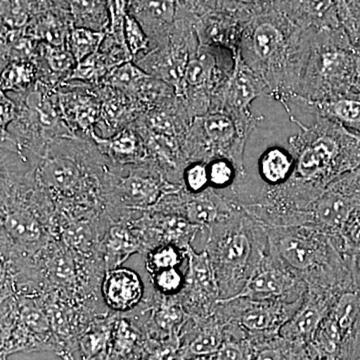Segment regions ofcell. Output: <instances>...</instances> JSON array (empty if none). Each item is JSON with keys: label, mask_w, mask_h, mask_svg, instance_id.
<instances>
[{"label": "cell", "mask_w": 360, "mask_h": 360, "mask_svg": "<svg viewBox=\"0 0 360 360\" xmlns=\"http://www.w3.org/2000/svg\"><path fill=\"white\" fill-rule=\"evenodd\" d=\"M285 111L300 131L288 137L296 156L295 176L274 224L307 210L341 175L360 169V135L319 116L305 125L290 106Z\"/></svg>", "instance_id": "1"}, {"label": "cell", "mask_w": 360, "mask_h": 360, "mask_svg": "<svg viewBox=\"0 0 360 360\" xmlns=\"http://www.w3.org/2000/svg\"><path fill=\"white\" fill-rule=\"evenodd\" d=\"M305 49L307 30L269 4L246 16L236 54L284 104L295 96Z\"/></svg>", "instance_id": "2"}, {"label": "cell", "mask_w": 360, "mask_h": 360, "mask_svg": "<svg viewBox=\"0 0 360 360\" xmlns=\"http://www.w3.org/2000/svg\"><path fill=\"white\" fill-rule=\"evenodd\" d=\"M360 91V49L345 28L307 30V49L295 96L321 101Z\"/></svg>", "instance_id": "3"}, {"label": "cell", "mask_w": 360, "mask_h": 360, "mask_svg": "<svg viewBox=\"0 0 360 360\" xmlns=\"http://www.w3.org/2000/svg\"><path fill=\"white\" fill-rule=\"evenodd\" d=\"M207 231L205 250L219 283V300H227L243 290L269 255L266 231L264 224L241 205L229 219Z\"/></svg>", "instance_id": "4"}, {"label": "cell", "mask_w": 360, "mask_h": 360, "mask_svg": "<svg viewBox=\"0 0 360 360\" xmlns=\"http://www.w3.org/2000/svg\"><path fill=\"white\" fill-rule=\"evenodd\" d=\"M0 360L20 352H51L58 345L41 295L1 297Z\"/></svg>", "instance_id": "5"}, {"label": "cell", "mask_w": 360, "mask_h": 360, "mask_svg": "<svg viewBox=\"0 0 360 360\" xmlns=\"http://www.w3.org/2000/svg\"><path fill=\"white\" fill-rule=\"evenodd\" d=\"M250 134L238 120L222 110H212L193 118L184 141L188 162L214 158H227L236 163L238 174L243 172V156Z\"/></svg>", "instance_id": "6"}, {"label": "cell", "mask_w": 360, "mask_h": 360, "mask_svg": "<svg viewBox=\"0 0 360 360\" xmlns=\"http://www.w3.org/2000/svg\"><path fill=\"white\" fill-rule=\"evenodd\" d=\"M359 217L360 169H356L331 182L307 210L300 212V225L314 227L338 240L347 225Z\"/></svg>", "instance_id": "7"}, {"label": "cell", "mask_w": 360, "mask_h": 360, "mask_svg": "<svg viewBox=\"0 0 360 360\" xmlns=\"http://www.w3.org/2000/svg\"><path fill=\"white\" fill-rule=\"evenodd\" d=\"M116 176L108 198V212L113 221L123 219L129 210H150L163 196L184 186L172 184L153 163L129 165Z\"/></svg>", "instance_id": "8"}, {"label": "cell", "mask_w": 360, "mask_h": 360, "mask_svg": "<svg viewBox=\"0 0 360 360\" xmlns=\"http://www.w3.org/2000/svg\"><path fill=\"white\" fill-rule=\"evenodd\" d=\"M270 96L269 86L255 71L236 54V65L224 86L212 99V110L231 113L239 124L252 134L262 117L253 115L251 105L258 97Z\"/></svg>", "instance_id": "9"}, {"label": "cell", "mask_w": 360, "mask_h": 360, "mask_svg": "<svg viewBox=\"0 0 360 360\" xmlns=\"http://www.w3.org/2000/svg\"><path fill=\"white\" fill-rule=\"evenodd\" d=\"M309 285L290 270L267 255L253 272L243 290L236 295L219 300L220 302L245 298V300H271V302H295L309 290Z\"/></svg>", "instance_id": "10"}, {"label": "cell", "mask_w": 360, "mask_h": 360, "mask_svg": "<svg viewBox=\"0 0 360 360\" xmlns=\"http://www.w3.org/2000/svg\"><path fill=\"white\" fill-rule=\"evenodd\" d=\"M186 285L179 295L186 314L194 319L213 314L220 298L217 276L207 251L196 252L193 245L187 246Z\"/></svg>", "instance_id": "11"}, {"label": "cell", "mask_w": 360, "mask_h": 360, "mask_svg": "<svg viewBox=\"0 0 360 360\" xmlns=\"http://www.w3.org/2000/svg\"><path fill=\"white\" fill-rule=\"evenodd\" d=\"M125 314L141 326L148 338L155 340L180 335L191 317L182 307L179 295L165 296L155 290L146 296L136 309Z\"/></svg>", "instance_id": "12"}, {"label": "cell", "mask_w": 360, "mask_h": 360, "mask_svg": "<svg viewBox=\"0 0 360 360\" xmlns=\"http://www.w3.org/2000/svg\"><path fill=\"white\" fill-rule=\"evenodd\" d=\"M132 219L141 232L146 253L158 246L174 245L182 250L203 229L184 217L155 210H134Z\"/></svg>", "instance_id": "13"}, {"label": "cell", "mask_w": 360, "mask_h": 360, "mask_svg": "<svg viewBox=\"0 0 360 360\" xmlns=\"http://www.w3.org/2000/svg\"><path fill=\"white\" fill-rule=\"evenodd\" d=\"M333 291L309 288L300 309L279 329L283 340L307 345L314 340L333 302Z\"/></svg>", "instance_id": "14"}, {"label": "cell", "mask_w": 360, "mask_h": 360, "mask_svg": "<svg viewBox=\"0 0 360 360\" xmlns=\"http://www.w3.org/2000/svg\"><path fill=\"white\" fill-rule=\"evenodd\" d=\"M225 326L215 314L205 319L189 317L180 333L177 360L210 357L221 347L225 338Z\"/></svg>", "instance_id": "15"}, {"label": "cell", "mask_w": 360, "mask_h": 360, "mask_svg": "<svg viewBox=\"0 0 360 360\" xmlns=\"http://www.w3.org/2000/svg\"><path fill=\"white\" fill-rule=\"evenodd\" d=\"M132 212L134 210L122 219L113 221L101 243V255L106 272L122 266L134 255H146L141 232L132 220Z\"/></svg>", "instance_id": "16"}, {"label": "cell", "mask_w": 360, "mask_h": 360, "mask_svg": "<svg viewBox=\"0 0 360 360\" xmlns=\"http://www.w3.org/2000/svg\"><path fill=\"white\" fill-rule=\"evenodd\" d=\"M101 293L110 311L125 314L143 302L144 285L141 276L127 267H116L106 272Z\"/></svg>", "instance_id": "17"}, {"label": "cell", "mask_w": 360, "mask_h": 360, "mask_svg": "<svg viewBox=\"0 0 360 360\" xmlns=\"http://www.w3.org/2000/svg\"><path fill=\"white\" fill-rule=\"evenodd\" d=\"M270 4L302 30L343 27L335 0H271Z\"/></svg>", "instance_id": "18"}, {"label": "cell", "mask_w": 360, "mask_h": 360, "mask_svg": "<svg viewBox=\"0 0 360 360\" xmlns=\"http://www.w3.org/2000/svg\"><path fill=\"white\" fill-rule=\"evenodd\" d=\"M290 103L298 104L307 112L338 123L349 131L360 135L359 90H352L321 101H307L292 97Z\"/></svg>", "instance_id": "19"}, {"label": "cell", "mask_w": 360, "mask_h": 360, "mask_svg": "<svg viewBox=\"0 0 360 360\" xmlns=\"http://www.w3.org/2000/svg\"><path fill=\"white\" fill-rule=\"evenodd\" d=\"M129 13L139 20L149 39L160 45L176 20L179 4L177 0H132Z\"/></svg>", "instance_id": "20"}, {"label": "cell", "mask_w": 360, "mask_h": 360, "mask_svg": "<svg viewBox=\"0 0 360 360\" xmlns=\"http://www.w3.org/2000/svg\"><path fill=\"white\" fill-rule=\"evenodd\" d=\"M92 135L101 153L116 167L141 165L148 161L146 143L134 129H122L108 139L96 136L94 131Z\"/></svg>", "instance_id": "21"}, {"label": "cell", "mask_w": 360, "mask_h": 360, "mask_svg": "<svg viewBox=\"0 0 360 360\" xmlns=\"http://www.w3.org/2000/svg\"><path fill=\"white\" fill-rule=\"evenodd\" d=\"M73 26L70 11L56 6H49L34 16L25 32L33 39L53 46H68Z\"/></svg>", "instance_id": "22"}, {"label": "cell", "mask_w": 360, "mask_h": 360, "mask_svg": "<svg viewBox=\"0 0 360 360\" xmlns=\"http://www.w3.org/2000/svg\"><path fill=\"white\" fill-rule=\"evenodd\" d=\"M148 335L129 314H117L108 360H139Z\"/></svg>", "instance_id": "23"}, {"label": "cell", "mask_w": 360, "mask_h": 360, "mask_svg": "<svg viewBox=\"0 0 360 360\" xmlns=\"http://www.w3.org/2000/svg\"><path fill=\"white\" fill-rule=\"evenodd\" d=\"M117 314L96 317L77 340V360H108Z\"/></svg>", "instance_id": "24"}, {"label": "cell", "mask_w": 360, "mask_h": 360, "mask_svg": "<svg viewBox=\"0 0 360 360\" xmlns=\"http://www.w3.org/2000/svg\"><path fill=\"white\" fill-rule=\"evenodd\" d=\"M58 104L61 115L71 124L82 130L92 129L98 120L101 103L89 94L70 91L58 94Z\"/></svg>", "instance_id": "25"}, {"label": "cell", "mask_w": 360, "mask_h": 360, "mask_svg": "<svg viewBox=\"0 0 360 360\" xmlns=\"http://www.w3.org/2000/svg\"><path fill=\"white\" fill-rule=\"evenodd\" d=\"M68 11L75 27L103 32L110 30V0H70Z\"/></svg>", "instance_id": "26"}, {"label": "cell", "mask_w": 360, "mask_h": 360, "mask_svg": "<svg viewBox=\"0 0 360 360\" xmlns=\"http://www.w3.org/2000/svg\"><path fill=\"white\" fill-rule=\"evenodd\" d=\"M134 111L132 99L122 92L106 86L103 92V98L101 101V111L98 120L104 125L103 135L112 136L113 132L120 131V127L127 122ZM106 137V139H108Z\"/></svg>", "instance_id": "27"}, {"label": "cell", "mask_w": 360, "mask_h": 360, "mask_svg": "<svg viewBox=\"0 0 360 360\" xmlns=\"http://www.w3.org/2000/svg\"><path fill=\"white\" fill-rule=\"evenodd\" d=\"M53 6L44 0H1V28L25 30L45 8Z\"/></svg>", "instance_id": "28"}, {"label": "cell", "mask_w": 360, "mask_h": 360, "mask_svg": "<svg viewBox=\"0 0 360 360\" xmlns=\"http://www.w3.org/2000/svg\"><path fill=\"white\" fill-rule=\"evenodd\" d=\"M150 77L151 75L136 63L134 65L131 61H127L110 71L103 82L106 86L122 92L134 101L137 99L142 87Z\"/></svg>", "instance_id": "29"}, {"label": "cell", "mask_w": 360, "mask_h": 360, "mask_svg": "<svg viewBox=\"0 0 360 360\" xmlns=\"http://www.w3.org/2000/svg\"><path fill=\"white\" fill-rule=\"evenodd\" d=\"M252 341L253 360H311L307 345L290 342L279 335Z\"/></svg>", "instance_id": "30"}, {"label": "cell", "mask_w": 360, "mask_h": 360, "mask_svg": "<svg viewBox=\"0 0 360 360\" xmlns=\"http://www.w3.org/2000/svg\"><path fill=\"white\" fill-rule=\"evenodd\" d=\"M106 33L82 27H73L71 30L68 47L77 59V63L101 49Z\"/></svg>", "instance_id": "31"}, {"label": "cell", "mask_w": 360, "mask_h": 360, "mask_svg": "<svg viewBox=\"0 0 360 360\" xmlns=\"http://www.w3.org/2000/svg\"><path fill=\"white\" fill-rule=\"evenodd\" d=\"M143 257L146 269L149 276H153L162 270L181 266L186 259V250L176 245H165L149 250Z\"/></svg>", "instance_id": "32"}, {"label": "cell", "mask_w": 360, "mask_h": 360, "mask_svg": "<svg viewBox=\"0 0 360 360\" xmlns=\"http://www.w3.org/2000/svg\"><path fill=\"white\" fill-rule=\"evenodd\" d=\"M39 53L47 70L54 75H68L70 78L77 65V59L68 46H53L39 42Z\"/></svg>", "instance_id": "33"}, {"label": "cell", "mask_w": 360, "mask_h": 360, "mask_svg": "<svg viewBox=\"0 0 360 360\" xmlns=\"http://www.w3.org/2000/svg\"><path fill=\"white\" fill-rule=\"evenodd\" d=\"M208 179L210 187L214 191H229L238 176V168L236 163L227 158H212L207 162Z\"/></svg>", "instance_id": "34"}, {"label": "cell", "mask_w": 360, "mask_h": 360, "mask_svg": "<svg viewBox=\"0 0 360 360\" xmlns=\"http://www.w3.org/2000/svg\"><path fill=\"white\" fill-rule=\"evenodd\" d=\"M212 360H253L255 345L248 336L226 335L214 354L210 356Z\"/></svg>", "instance_id": "35"}, {"label": "cell", "mask_w": 360, "mask_h": 360, "mask_svg": "<svg viewBox=\"0 0 360 360\" xmlns=\"http://www.w3.org/2000/svg\"><path fill=\"white\" fill-rule=\"evenodd\" d=\"M30 61H14L2 70V91L27 89L34 80L37 71Z\"/></svg>", "instance_id": "36"}, {"label": "cell", "mask_w": 360, "mask_h": 360, "mask_svg": "<svg viewBox=\"0 0 360 360\" xmlns=\"http://www.w3.org/2000/svg\"><path fill=\"white\" fill-rule=\"evenodd\" d=\"M123 35H124L125 44L132 58L137 60L139 56H144L146 53H148L150 39L141 23L131 13H127L125 15L123 21Z\"/></svg>", "instance_id": "37"}, {"label": "cell", "mask_w": 360, "mask_h": 360, "mask_svg": "<svg viewBox=\"0 0 360 360\" xmlns=\"http://www.w3.org/2000/svg\"><path fill=\"white\" fill-rule=\"evenodd\" d=\"M110 70L101 51L78 63L70 79L96 82L104 79Z\"/></svg>", "instance_id": "38"}, {"label": "cell", "mask_w": 360, "mask_h": 360, "mask_svg": "<svg viewBox=\"0 0 360 360\" xmlns=\"http://www.w3.org/2000/svg\"><path fill=\"white\" fill-rule=\"evenodd\" d=\"M180 348V335L165 340L146 338L139 360H177Z\"/></svg>", "instance_id": "39"}, {"label": "cell", "mask_w": 360, "mask_h": 360, "mask_svg": "<svg viewBox=\"0 0 360 360\" xmlns=\"http://www.w3.org/2000/svg\"><path fill=\"white\" fill-rule=\"evenodd\" d=\"M149 276L153 290L162 295H179L186 285V274L181 271L180 267L162 270Z\"/></svg>", "instance_id": "40"}, {"label": "cell", "mask_w": 360, "mask_h": 360, "mask_svg": "<svg viewBox=\"0 0 360 360\" xmlns=\"http://www.w3.org/2000/svg\"><path fill=\"white\" fill-rule=\"evenodd\" d=\"M182 186L191 194L201 193L210 188L207 162L193 161L188 163L182 174Z\"/></svg>", "instance_id": "41"}, {"label": "cell", "mask_w": 360, "mask_h": 360, "mask_svg": "<svg viewBox=\"0 0 360 360\" xmlns=\"http://www.w3.org/2000/svg\"><path fill=\"white\" fill-rule=\"evenodd\" d=\"M213 1L215 4V8L239 14L245 18L248 14L267 6L271 0H213Z\"/></svg>", "instance_id": "42"}, {"label": "cell", "mask_w": 360, "mask_h": 360, "mask_svg": "<svg viewBox=\"0 0 360 360\" xmlns=\"http://www.w3.org/2000/svg\"><path fill=\"white\" fill-rule=\"evenodd\" d=\"M49 2L51 6L59 7V8L68 9L70 8V0H44Z\"/></svg>", "instance_id": "43"}, {"label": "cell", "mask_w": 360, "mask_h": 360, "mask_svg": "<svg viewBox=\"0 0 360 360\" xmlns=\"http://www.w3.org/2000/svg\"><path fill=\"white\" fill-rule=\"evenodd\" d=\"M336 360H360V356L354 357V359H336Z\"/></svg>", "instance_id": "44"}, {"label": "cell", "mask_w": 360, "mask_h": 360, "mask_svg": "<svg viewBox=\"0 0 360 360\" xmlns=\"http://www.w3.org/2000/svg\"><path fill=\"white\" fill-rule=\"evenodd\" d=\"M316 360H336V359H335V357L329 356V357H326V359H316Z\"/></svg>", "instance_id": "45"}, {"label": "cell", "mask_w": 360, "mask_h": 360, "mask_svg": "<svg viewBox=\"0 0 360 360\" xmlns=\"http://www.w3.org/2000/svg\"><path fill=\"white\" fill-rule=\"evenodd\" d=\"M193 360H212L210 359V357H201V359H196Z\"/></svg>", "instance_id": "46"}]
</instances>
